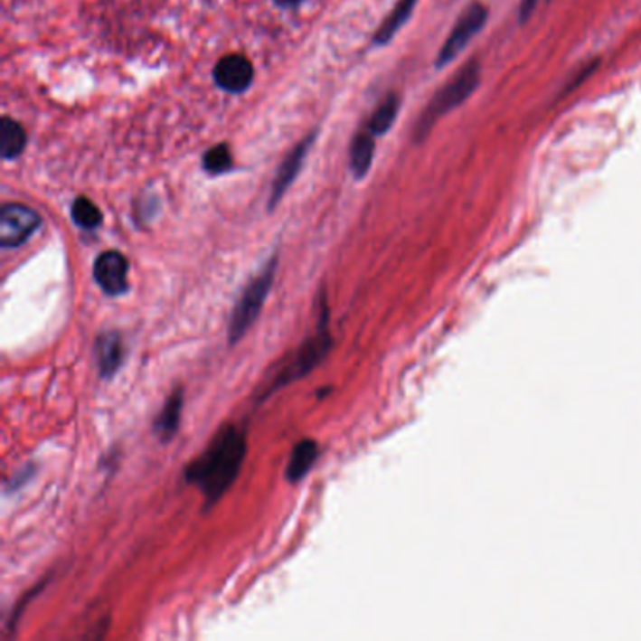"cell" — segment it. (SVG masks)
<instances>
[{
    "mask_svg": "<svg viewBox=\"0 0 641 641\" xmlns=\"http://www.w3.org/2000/svg\"><path fill=\"white\" fill-rule=\"evenodd\" d=\"M247 454L245 433L228 425L205 452L190 463L184 478L202 489L205 506L215 504L235 482Z\"/></svg>",
    "mask_w": 641,
    "mask_h": 641,
    "instance_id": "cell-1",
    "label": "cell"
},
{
    "mask_svg": "<svg viewBox=\"0 0 641 641\" xmlns=\"http://www.w3.org/2000/svg\"><path fill=\"white\" fill-rule=\"evenodd\" d=\"M480 76V64L476 61H468L459 72L435 94L429 106L425 108L416 127V139H423L442 115L467 102L474 94V90L478 89Z\"/></svg>",
    "mask_w": 641,
    "mask_h": 641,
    "instance_id": "cell-2",
    "label": "cell"
},
{
    "mask_svg": "<svg viewBox=\"0 0 641 641\" xmlns=\"http://www.w3.org/2000/svg\"><path fill=\"white\" fill-rule=\"evenodd\" d=\"M275 271H277V256L268 259V264L258 271L256 277L250 278L241 297L237 299L228 327V339L231 344L240 343L245 337L247 331L252 327L256 318L259 316V311H262L268 294L273 287Z\"/></svg>",
    "mask_w": 641,
    "mask_h": 641,
    "instance_id": "cell-3",
    "label": "cell"
},
{
    "mask_svg": "<svg viewBox=\"0 0 641 641\" xmlns=\"http://www.w3.org/2000/svg\"><path fill=\"white\" fill-rule=\"evenodd\" d=\"M325 322H327V313H325V308H324L318 334L315 337L308 339L299 348V352L296 353V358L290 362V365H287L280 371V374L277 376V380L273 382V388L269 391L287 386V384L294 382V380L305 376L308 371H311L313 367H316L325 358V353L329 352V346H331V337L327 334Z\"/></svg>",
    "mask_w": 641,
    "mask_h": 641,
    "instance_id": "cell-4",
    "label": "cell"
},
{
    "mask_svg": "<svg viewBox=\"0 0 641 641\" xmlns=\"http://www.w3.org/2000/svg\"><path fill=\"white\" fill-rule=\"evenodd\" d=\"M487 15H489V12L482 3H472L461 14L452 33H449V36L446 38V42L440 47V53L437 57L438 68L452 62L465 50L468 42L484 29V25L487 23Z\"/></svg>",
    "mask_w": 641,
    "mask_h": 641,
    "instance_id": "cell-5",
    "label": "cell"
},
{
    "mask_svg": "<svg viewBox=\"0 0 641 641\" xmlns=\"http://www.w3.org/2000/svg\"><path fill=\"white\" fill-rule=\"evenodd\" d=\"M38 212L23 203H5L0 209V247L17 249L40 228Z\"/></svg>",
    "mask_w": 641,
    "mask_h": 641,
    "instance_id": "cell-6",
    "label": "cell"
},
{
    "mask_svg": "<svg viewBox=\"0 0 641 641\" xmlns=\"http://www.w3.org/2000/svg\"><path fill=\"white\" fill-rule=\"evenodd\" d=\"M94 282L111 297L123 296L128 290V259L118 250H106L92 266Z\"/></svg>",
    "mask_w": 641,
    "mask_h": 641,
    "instance_id": "cell-7",
    "label": "cell"
},
{
    "mask_svg": "<svg viewBox=\"0 0 641 641\" xmlns=\"http://www.w3.org/2000/svg\"><path fill=\"white\" fill-rule=\"evenodd\" d=\"M212 78L226 92H245L252 85L254 68L245 55L231 53L217 62L215 70H212Z\"/></svg>",
    "mask_w": 641,
    "mask_h": 641,
    "instance_id": "cell-8",
    "label": "cell"
},
{
    "mask_svg": "<svg viewBox=\"0 0 641 641\" xmlns=\"http://www.w3.org/2000/svg\"><path fill=\"white\" fill-rule=\"evenodd\" d=\"M315 139H316V132L308 134L305 139L299 141V144L290 151V155L284 158V162L280 164V168H278V172L275 175V181H273V186H271L269 209H275L277 203L280 202V198L287 194V190L290 188V184L297 177L308 151H311Z\"/></svg>",
    "mask_w": 641,
    "mask_h": 641,
    "instance_id": "cell-9",
    "label": "cell"
},
{
    "mask_svg": "<svg viewBox=\"0 0 641 641\" xmlns=\"http://www.w3.org/2000/svg\"><path fill=\"white\" fill-rule=\"evenodd\" d=\"M94 355H97V363L102 378H111L118 367L123 363V339L117 331H106L94 344Z\"/></svg>",
    "mask_w": 641,
    "mask_h": 641,
    "instance_id": "cell-10",
    "label": "cell"
},
{
    "mask_svg": "<svg viewBox=\"0 0 641 641\" xmlns=\"http://www.w3.org/2000/svg\"><path fill=\"white\" fill-rule=\"evenodd\" d=\"M318 456H320V448L315 440L305 438V440L297 442L292 456H290V461H288L287 472H284V476H287V480L290 484L301 482L308 474V470L315 467Z\"/></svg>",
    "mask_w": 641,
    "mask_h": 641,
    "instance_id": "cell-11",
    "label": "cell"
},
{
    "mask_svg": "<svg viewBox=\"0 0 641 641\" xmlns=\"http://www.w3.org/2000/svg\"><path fill=\"white\" fill-rule=\"evenodd\" d=\"M183 402H184L183 390H175L168 399H165L158 418L155 419V433L158 435V438L162 442H168L177 435L179 423H181Z\"/></svg>",
    "mask_w": 641,
    "mask_h": 641,
    "instance_id": "cell-12",
    "label": "cell"
},
{
    "mask_svg": "<svg viewBox=\"0 0 641 641\" xmlns=\"http://www.w3.org/2000/svg\"><path fill=\"white\" fill-rule=\"evenodd\" d=\"M416 5H418V0H399L395 8L382 21V25L376 29L372 42L376 45H386L388 42H391L393 36L399 33V29L410 19Z\"/></svg>",
    "mask_w": 641,
    "mask_h": 641,
    "instance_id": "cell-13",
    "label": "cell"
},
{
    "mask_svg": "<svg viewBox=\"0 0 641 641\" xmlns=\"http://www.w3.org/2000/svg\"><path fill=\"white\" fill-rule=\"evenodd\" d=\"M374 156V136L365 130L355 134L350 146V170L355 179H363L371 168Z\"/></svg>",
    "mask_w": 641,
    "mask_h": 641,
    "instance_id": "cell-14",
    "label": "cell"
},
{
    "mask_svg": "<svg viewBox=\"0 0 641 641\" xmlns=\"http://www.w3.org/2000/svg\"><path fill=\"white\" fill-rule=\"evenodd\" d=\"M399 106H401V99L397 97L395 92H390L388 97L378 104V108L374 109V113L369 118V127L367 130L378 137L384 136L395 123L397 113H399Z\"/></svg>",
    "mask_w": 641,
    "mask_h": 641,
    "instance_id": "cell-15",
    "label": "cell"
},
{
    "mask_svg": "<svg viewBox=\"0 0 641 641\" xmlns=\"http://www.w3.org/2000/svg\"><path fill=\"white\" fill-rule=\"evenodd\" d=\"M0 136H3V158L14 160L27 147V132L17 121L5 117L0 123Z\"/></svg>",
    "mask_w": 641,
    "mask_h": 641,
    "instance_id": "cell-16",
    "label": "cell"
},
{
    "mask_svg": "<svg viewBox=\"0 0 641 641\" xmlns=\"http://www.w3.org/2000/svg\"><path fill=\"white\" fill-rule=\"evenodd\" d=\"M72 219L83 230H97L104 221L102 211L99 209V205L85 196H80L74 200Z\"/></svg>",
    "mask_w": 641,
    "mask_h": 641,
    "instance_id": "cell-17",
    "label": "cell"
},
{
    "mask_svg": "<svg viewBox=\"0 0 641 641\" xmlns=\"http://www.w3.org/2000/svg\"><path fill=\"white\" fill-rule=\"evenodd\" d=\"M233 164V156L231 151L226 144H219L215 147H211L205 155H203V170L211 175H221L224 172H228Z\"/></svg>",
    "mask_w": 641,
    "mask_h": 641,
    "instance_id": "cell-18",
    "label": "cell"
},
{
    "mask_svg": "<svg viewBox=\"0 0 641 641\" xmlns=\"http://www.w3.org/2000/svg\"><path fill=\"white\" fill-rule=\"evenodd\" d=\"M536 6H538V0H523V3H521V8H519L521 21H527L531 17V14L536 10Z\"/></svg>",
    "mask_w": 641,
    "mask_h": 641,
    "instance_id": "cell-19",
    "label": "cell"
},
{
    "mask_svg": "<svg viewBox=\"0 0 641 641\" xmlns=\"http://www.w3.org/2000/svg\"><path fill=\"white\" fill-rule=\"evenodd\" d=\"M275 3L278 6H282V8H294V6H297L301 3V0H275Z\"/></svg>",
    "mask_w": 641,
    "mask_h": 641,
    "instance_id": "cell-20",
    "label": "cell"
}]
</instances>
